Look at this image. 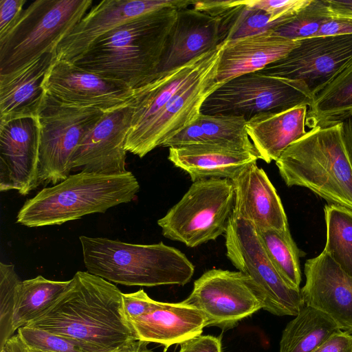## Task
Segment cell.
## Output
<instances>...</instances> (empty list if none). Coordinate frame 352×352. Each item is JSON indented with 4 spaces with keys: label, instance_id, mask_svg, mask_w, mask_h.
Here are the masks:
<instances>
[{
    "label": "cell",
    "instance_id": "35",
    "mask_svg": "<svg viewBox=\"0 0 352 352\" xmlns=\"http://www.w3.org/2000/svg\"><path fill=\"white\" fill-rule=\"evenodd\" d=\"M311 0H245L247 5L262 10L276 19H293Z\"/></svg>",
    "mask_w": 352,
    "mask_h": 352
},
{
    "label": "cell",
    "instance_id": "24",
    "mask_svg": "<svg viewBox=\"0 0 352 352\" xmlns=\"http://www.w3.org/2000/svg\"><path fill=\"white\" fill-rule=\"evenodd\" d=\"M46 53L22 68L0 75V122L37 117L45 91L43 84L54 61Z\"/></svg>",
    "mask_w": 352,
    "mask_h": 352
},
{
    "label": "cell",
    "instance_id": "43",
    "mask_svg": "<svg viewBox=\"0 0 352 352\" xmlns=\"http://www.w3.org/2000/svg\"><path fill=\"white\" fill-rule=\"evenodd\" d=\"M343 141L352 164V117L341 123Z\"/></svg>",
    "mask_w": 352,
    "mask_h": 352
},
{
    "label": "cell",
    "instance_id": "47",
    "mask_svg": "<svg viewBox=\"0 0 352 352\" xmlns=\"http://www.w3.org/2000/svg\"><path fill=\"white\" fill-rule=\"evenodd\" d=\"M0 352H9V351H8V349L6 346H4V348L2 350H1Z\"/></svg>",
    "mask_w": 352,
    "mask_h": 352
},
{
    "label": "cell",
    "instance_id": "25",
    "mask_svg": "<svg viewBox=\"0 0 352 352\" xmlns=\"http://www.w3.org/2000/svg\"><path fill=\"white\" fill-rule=\"evenodd\" d=\"M307 105L278 112L258 113L246 123V131L259 159L276 161L293 142L304 136Z\"/></svg>",
    "mask_w": 352,
    "mask_h": 352
},
{
    "label": "cell",
    "instance_id": "38",
    "mask_svg": "<svg viewBox=\"0 0 352 352\" xmlns=\"http://www.w3.org/2000/svg\"><path fill=\"white\" fill-rule=\"evenodd\" d=\"M206 142L204 131L197 119L194 122L166 140L162 146L170 148Z\"/></svg>",
    "mask_w": 352,
    "mask_h": 352
},
{
    "label": "cell",
    "instance_id": "28",
    "mask_svg": "<svg viewBox=\"0 0 352 352\" xmlns=\"http://www.w3.org/2000/svg\"><path fill=\"white\" fill-rule=\"evenodd\" d=\"M340 330L329 316L305 305L284 329L279 352H311Z\"/></svg>",
    "mask_w": 352,
    "mask_h": 352
},
{
    "label": "cell",
    "instance_id": "22",
    "mask_svg": "<svg viewBox=\"0 0 352 352\" xmlns=\"http://www.w3.org/2000/svg\"><path fill=\"white\" fill-rule=\"evenodd\" d=\"M168 158L187 173L192 182L209 178L232 180L259 159L257 155L237 146L219 143L170 147Z\"/></svg>",
    "mask_w": 352,
    "mask_h": 352
},
{
    "label": "cell",
    "instance_id": "21",
    "mask_svg": "<svg viewBox=\"0 0 352 352\" xmlns=\"http://www.w3.org/2000/svg\"><path fill=\"white\" fill-rule=\"evenodd\" d=\"M298 44L299 41L282 37L274 30L223 42L216 80L223 84L261 71L285 57Z\"/></svg>",
    "mask_w": 352,
    "mask_h": 352
},
{
    "label": "cell",
    "instance_id": "6",
    "mask_svg": "<svg viewBox=\"0 0 352 352\" xmlns=\"http://www.w3.org/2000/svg\"><path fill=\"white\" fill-rule=\"evenodd\" d=\"M91 0H37L0 39V75L14 72L57 45L86 14Z\"/></svg>",
    "mask_w": 352,
    "mask_h": 352
},
{
    "label": "cell",
    "instance_id": "33",
    "mask_svg": "<svg viewBox=\"0 0 352 352\" xmlns=\"http://www.w3.org/2000/svg\"><path fill=\"white\" fill-rule=\"evenodd\" d=\"M17 333L29 349L45 352H102L85 342L49 331L24 326Z\"/></svg>",
    "mask_w": 352,
    "mask_h": 352
},
{
    "label": "cell",
    "instance_id": "36",
    "mask_svg": "<svg viewBox=\"0 0 352 352\" xmlns=\"http://www.w3.org/2000/svg\"><path fill=\"white\" fill-rule=\"evenodd\" d=\"M123 306L128 320L141 316L160 304L159 301L151 299L144 289L129 294H123Z\"/></svg>",
    "mask_w": 352,
    "mask_h": 352
},
{
    "label": "cell",
    "instance_id": "2",
    "mask_svg": "<svg viewBox=\"0 0 352 352\" xmlns=\"http://www.w3.org/2000/svg\"><path fill=\"white\" fill-rule=\"evenodd\" d=\"M177 16L178 8L167 7L131 19L72 63L136 89L157 74Z\"/></svg>",
    "mask_w": 352,
    "mask_h": 352
},
{
    "label": "cell",
    "instance_id": "16",
    "mask_svg": "<svg viewBox=\"0 0 352 352\" xmlns=\"http://www.w3.org/2000/svg\"><path fill=\"white\" fill-rule=\"evenodd\" d=\"M133 109V97L126 104L104 113L76 148L72 171L110 175L128 171L125 143Z\"/></svg>",
    "mask_w": 352,
    "mask_h": 352
},
{
    "label": "cell",
    "instance_id": "4",
    "mask_svg": "<svg viewBox=\"0 0 352 352\" xmlns=\"http://www.w3.org/2000/svg\"><path fill=\"white\" fill-rule=\"evenodd\" d=\"M88 272L127 286L184 285L195 265L179 250L163 242L133 244L102 237L80 236Z\"/></svg>",
    "mask_w": 352,
    "mask_h": 352
},
{
    "label": "cell",
    "instance_id": "19",
    "mask_svg": "<svg viewBox=\"0 0 352 352\" xmlns=\"http://www.w3.org/2000/svg\"><path fill=\"white\" fill-rule=\"evenodd\" d=\"M232 182L235 195L234 215L250 221L258 231L289 229L280 198L256 162L248 165Z\"/></svg>",
    "mask_w": 352,
    "mask_h": 352
},
{
    "label": "cell",
    "instance_id": "10",
    "mask_svg": "<svg viewBox=\"0 0 352 352\" xmlns=\"http://www.w3.org/2000/svg\"><path fill=\"white\" fill-rule=\"evenodd\" d=\"M312 101L303 82L255 72L224 82L204 100L201 113L243 116L248 120L260 113L309 107Z\"/></svg>",
    "mask_w": 352,
    "mask_h": 352
},
{
    "label": "cell",
    "instance_id": "29",
    "mask_svg": "<svg viewBox=\"0 0 352 352\" xmlns=\"http://www.w3.org/2000/svg\"><path fill=\"white\" fill-rule=\"evenodd\" d=\"M324 212L327 229L324 250L352 277V210L328 204Z\"/></svg>",
    "mask_w": 352,
    "mask_h": 352
},
{
    "label": "cell",
    "instance_id": "20",
    "mask_svg": "<svg viewBox=\"0 0 352 352\" xmlns=\"http://www.w3.org/2000/svg\"><path fill=\"white\" fill-rule=\"evenodd\" d=\"M189 7L178 9L157 73L182 66L224 42L219 20Z\"/></svg>",
    "mask_w": 352,
    "mask_h": 352
},
{
    "label": "cell",
    "instance_id": "5",
    "mask_svg": "<svg viewBox=\"0 0 352 352\" xmlns=\"http://www.w3.org/2000/svg\"><path fill=\"white\" fill-rule=\"evenodd\" d=\"M285 184L308 188L329 204L352 210V164L341 123L307 131L276 161Z\"/></svg>",
    "mask_w": 352,
    "mask_h": 352
},
{
    "label": "cell",
    "instance_id": "14",
    "mask_svg": "<svg viewBox=\"0 0 352 352\" xmlns=\"http://www.w3.org/2000/svg\"><path fill=\"white\" fill-rule=\"evenodd\" d=\"M190 0H104L89 12L57 45L54 60L72 62L102 36L125 22L167 7L183 8Z\"/></svg>",
    "mask_w": 352,
    "mask_h": 352
},
{
    "label": "cell",
    "instance_id": "15",
    "mask_svg": "<svg viewBox=\"0 0 352 352\" xmlns=\"http://www.w3.org/2000/svg\"><path fill=\"white\" fill-rule=\"evenodd\" d=\"M45 93L63 104L104 112L129 102L135 89L78 67L54 60L43 84Z\"/></svg>",
    "mask_w": 352,
    "mask_h": 352
},
{
    "label": "cell",
    "instance_id": "1",
    "mask_svg": "<svg viewBox=\"0 0 352 352\" xmlns=\"http://www.w3.org/2000/svg\"><path fill=\"white\" fill-rule=\"evenodd\" d=\"M122 295L111 282L78 271L51 308L26 326L112 352L138 340L126 316Z\"/></svg>",
    "mask_w": 352,
    "mask_h": 352
},
{
    "label": "cell",
    "instance_id": "40",
    "mask_svg": "<svg viewBox=\"0 0 352 352\" xmlns=\"http://www.w3.org/2000/svg\"><path fill=\"white\" fill-rule=\"evenodd\" d=\"M311 352H352V334L340 330Z\"/></svg>",
    "mask_w": 352,
    "mask_h": 352
},
{
    "label": "cell",
    "instance_id": "13",
    "mask_svg": "<svg viewBox=\"0 0 352 352\" xmlns=\"http://www.w3.org/2000/svg\"><path fill=\"white\" fill-rule=\"evenodd\" d=\"M219 59L178 92L144 129L126 141V152L142 158L194 122L204 100L223 85L216 80Z\"/></svg>",
    "mask_w": 352,
    "mask_h": 352
},
{
    "label": "cell",
    "instance_id": "27",
    "mask_svg": "<svg viewBox=\"0 0 352 352\" xmlns=\"http://www.w3.org/2000/svg\"><path fill=\"white\" fill-rule=\"evenodd\" d=\"M69 280H52L41 275L21 280L16 290L12 329L19 328L42 316L64 293Z\"/></svg>",
    "mask_w": 352,
    "mask_h": 352
},
{
    "label": "cell",
    "instance_id": "11",
    "mask_svg": "<svg viewBox=\"0 0 352 352\" xmlns=\"http://www.w3.org/2000/svg\"><path fill=\"white\" fill-rule=\"evenodd\" d=\"M201 311L206 327L223 330L235 327L263 305L250 278L239 271L212 269L194 282L193 289L184 300Z\"/></svg>",
    "mask_w": 352,
    "mask_h": 352
},
{
    "label": "cell",
    "instance_id": "17",
    "mask_svg": "<svg viewBox=\"0 0 352 352\" xmlns=\"http://www.w3.org/2000/svg\"><path fill=\"white\" fill-rule=\"evenodd\" d=\"M40 128L37 117L0 122V190L28 195L38 186Z\"/></svg>",
    "mask_w": 352,
    "mask_h": 352
},
{
    "label": "cell",
    "instance_id": "32",
    "mask_svg": "<svg viewBox=\"0 0 352 352\" xmlns=\"http://www.w3.org/2000/svg\"><path fill=\"white\" fill-rule=\"evenodd\" d=\"M332 17L327 0H311L293 19L274 31L282 37L299 41L314 37Z\"/></svg>",
    "mask_w": 352,
    "mask_h": 352
},
{
    "label": "cell",
    "instance_id": "12",
    "mask_svg": "<svg viewBox=\"0 0 352 352\" xmlns=\"http://www.w3.org/2000/svg\"><path fill=\"white\" fill-rule=\"evenodd\" d=\"M352 61V34L299 40L285 57L258 71L303 82L314 97Z\"/></svg>",
    "mask_w": 352,
    "mask_h": 352
},
{
    "label": "cell",
    "instance_id": "44",
    "mask_svg": "<svg viewBox=\"0 0 352 352\" xmlns=\"http://www.w3.org/2000/svg\"><path fill=\"white\" fill-rule=\"evenodd\" d=\"M148 342L136 340L129 342L112 352H153L147 347Z\"/></svg>",
    "mask_w": 352,
    "mask_h": 352
},
{
    "label": "cell",
    "instance_id": "41",
    "mask_svg": "<svg viewBox=\"0 0 352 352\" xmlns=\"http://www.w3.org/2000/svg\"><path fill=\"white\" fill-rule=\"evenodd\" d=\"M352 34V19L332 17L323 23L314 36Z\"/></svg>",
    "mask_w": 352,
    "mask_h": 352
},
{
    "label": "cell",
    "instance_id": "18",
    "mask_svg": "<svg viewBox=\"0 0 352 352\" xmlns=\"http://www.w3.org/2000/svg\"><path fill=\"white\" fill-rule=\"evenodd\" d=\"M305 305L329 316L342 331L352 334V277L323 250L305 263Z\"/></svg>",
    "mask_w": 352,
    "mask_h": 352
},
{
    "label": "cell",
    "instance_id": "8",
    "mask_svg": "<svg viewBox=\"0 0 352 352\" xmlns=\"http://www.w3.org/2000/svg\"><path fill=\"white\" fill-rule=\"evenodd\" d=\"M226 256L252 280L263 309L296 316L305 305L301 291L290 286L268 256L254 225L232 214L224 234Z\"/></svg>",
    "mask_w": 352,
    "mask_h": 352
},
{
    "label": "cell",
    "instance_id": "46",
    "mask_svg": "<svg viewBox=\"0 0 352 352\" xmlns=\"http://www.w3.org/2000/svg\"><path fill=\"white\" fill-rule=\"evenodd\" d=\"M28 352H45V351H38L36 349H29V348H28Z\"/></svg>",
    "mask_w": 352,
    "mask_h": 352
},
{
    "label": "cell",
    "instance_id": "23",
    "mask_svg": "<svg viewBox=\"0 0 352 352\" xmlns=\"http://www.w3.org/2000/svg\"><path fill=\"white\" fill-rule=\"evenodd\" d=\"M129 321L138 340L160 344L164 352L173 344H181L201 335L206 327L204 313L184 301L160 302L149 312Z\"/></svg>",
    "mask_w": 352,
    "mask_h": 352
},
{
    "label": "cell",
    "instance_id": "39",
    "mask_svg": "<svg viewBox=\"0 0 352 352\" xmlns=\"http://www.w3.org/2000/svg\"><path fill=\"white\" fill-rule=\"evenodd\" d=\"M179 352H222L221 338L200 335L182 343Z\"/></svg>",
    "mask_w": 352,
    "mask_h": 352
},
{
    "label": "cell",
    "instance_id": "7",
    "mask_svg": "<svg viewBox=\"0 0 352 352\" xmlns=\"http://www.w3.org/2000/svg\"><path fill=\"white\" fill-rule=\"evenodd\" d=\"M232 180L192 182L182 199L157 221L164 236L195 248L226 232L234 207Z\"/></svg>",
    "mask_w": 352,
    "mask_h": 352
},
{
    "label": "cell",
    "instance_id": "45",
    "mask_svg": "<svg viewBox=\"0 0 352 352\" xmlns=\"http://www.w3.org/2000/svg\"><path fill=\"white\" fill-rule=\"evenodd\" d=\"M5 346L9 352H28V347L18 333L12 336L7 341Z\"/></svg>",
    "mask_w": 352,
    "mask_h": 352
},
{
    "label": "cell",
    "instance_id": "42",
    "mask_svg": "<svg viewBox=\"0 0 352 352\" xmlns=\"http://www.w3.org/2000/svg\"><path fill=\"white\" fill-rule=\"evenodd\" d=\"M327 1L332 16L352 19V0Z\"/></svg>",
    "mask_w": 352,
    "mask_h": 352
},
{
    "label": "cell",
    "instance_id": "37",
    "mask_svg": "<svg viewBox=\"0 0 352 352\" xmlns=\"http://www.w3.org/2000/svg\"><path fill=\"white\" fill-rule=\"evenodd\" d=\"M25 3V0H0V39L15 25Z\"/></svg>",
    "mask_w": 352,
    "mask_h": 352
},
{
    "label": "cell",
    "instance_id": "26",
    "mask_svg": "<svg viewBox=\"0 0 352 352\" xmlns=\"http://www.w3.org/2000/svg\"><path fill=\"white\" fill-rule=\"evenodd\" d=\"M352 117V61L314 97L305 126L310 129L340 124Z\"/></svg>",
    "mask_w": 352,
    "mask_h": 352
},
{
    "label": "cell",
    "instance_id": "30",
    "mask_svg": "<svg viewBox=\"0 0 352 352\" xmlns=\"http://www.w3.org/2000/svg\"><path fill=\"white\" fill-rule=\"evenodd\" d=\"M258 232L263 245L278 272L290 286L300 289V250L289 229L283 231L267 229Z\"/></svg>",
    "mask_w": 352,
    "mask_h": 352
},
{
    "label": "cell",
    "instance_id": "3",
    "mask_svg": "<svg viewBox=\"0 0 352 352\" xmlns=\"http://www.w3.org/2000/svg\"><path fill=\"white\" fill-rule=\"evenodd\" d=\"M140 190L131 171L122 174L79 172L28 199L16 222L30 228L61 225L133 201Z\"/></svg>",
    "mask_w": 352,
    "mask_h": 352
},
{
    "label": "cell",
    "instance_id": "9",
    "mask_svg": "<svg viewBox=\"0 0 352 352\" xmlns=\"http://www.w3.org/2000/svg\"><path fill=\"white\" fill-rule=\"evenodd\" d=\"M104 113L96 108L63 104L45 93L37 115L38 186L57 184L71 174L76 148Z\"/></svg>",
    "mask_w": 352,
    "mask_h": 352
},
{
    "label": "cell",
    "instance_id": "34",
    "mask_svg": "<svg viewBox=\"0 0 352 352\" xmlns=\"http://www.w3.org/2000/svg\"><path fill=\"white\" fill-rule=\"evenodd\" d=\"M20 280L12 264L0 263V351L14 335L12 318Z\"/></svg>",
    "mask_w": 352,
    "mask_h": 352
},
{
    "label": "cell",
    "instance_id": "31",
    "mask_svg": "<svg viewBox=\"0 0 352 352\" xmlns=\"http://www.w3.org/2000/svg\"><path fill=\"white\" fill-rule=\"evenodd\" d=\"M197 120L205 134L206 143L232 144L258 155L247 133L248 120L244 117L201 113Z\"/></svg>",
    "mask_w": 352,
    "mask_h": 352
}]
</instances>
